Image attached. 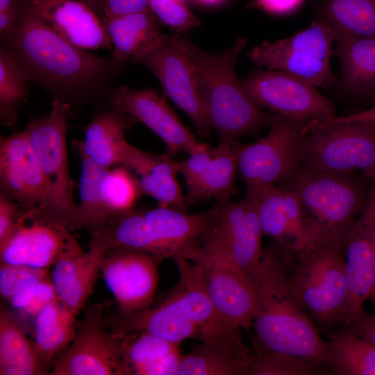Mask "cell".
<instances>
[{
  "instance_id": "cell-51",
  "label": "cell",
  "mask_w": 375,
  "mask_h": 375,
  "mask_svg": "<svg viewBox=\"0 0 375 375\" xmlns=\"http://www.w3.org/2000/svg\"><path fill=\"white\" fill-rule=\"evenodd\" d=\"M19 0H0V12H19Z\"/></svg>"
},
{
  "instance_id": "cell-24",
  "label": "cell",
  "mask_w": 375,
  "mask_h": 375,
  "mask_svg": "<svg viewBox=\"0 0 375 375\" xmlns=\"http://www.w3.org/2000/svg\"><path fill=\"white\" fill-rule=\"evenodd\" d=\"M106 249L81 247L62 256L53 265L51 281L58 299L75 315L85 307L101 271Z\"/></svg>"
},
{
  "instance_id": "cell-45",
  "label": "cell",
  "mask_w": 375,
  "mask_h": 375,
  "mask_svg": "<svg viewBox=\"0 0 375 375\" xmlns=\"http://www.w3.org/2000/svg\"><path fill=\"white\" fill-rule=\"evenodd\" d=\"M214 155V148L209 145L195 152L187 159L177 162L178 173L185 180L186 184L192 181L208 165Z\"/></svg>"
},
{
  "instance_id": "cell-35",
  "label": "cell",
  "mask_w": 375,
  "mask_h": 375,
  "mask_svg": "<svg viewBox=\"0 0 375 375\" xmlns=\"http://www.w3.org/2000/svg\"><path fill=\"white\" fill-rule=\"evenodd\" d=\"M328 367L333 375H375V346L341 331L328 340Z\"/></svg>"
},
{
  "instance_id": "cell-20",
  "label": "cell",
  "mask_w": 375,
  "mask_h": 375,
  "mask_svg": "<svg viewBox=\"0 0 375 375\" xmlns=\"http://www.w3.org/2000/svg\"><path fill=\"white\" fill-rule=\"evenodd\" d=\"M112 107L144 124L165 144L171 155H191L208 146L199 142L167 105L165 99L150 89L117 88L110 98Z\"/></svg>"
},
{
  "instance_id": "cell-39",
  "label": "cell",
  "mask_w": 375,
  "mask_h": 375,
  "mask_svg": "<svg viewBox=\"0 0 375 375\" xmlns=\"http://www.w3.org/2000/svg\"><path fill=\"white\" fill-rule=\"evenodd\" d=\"M102 190L106 202L114 216L133 208L134 202L142 194L138 180L122 166L106 168Z\"/></svg>"
},
{
  "instance_id": "cell-10",
  "label": "cell",
  "mask_w": 375,
  "mask_h": 375,
  "mask_svg": "<svg viewBox=\"0 0 375 375\" xmlns=\"http://www.w3.org/2000/svg\"><path fill=\"white\" fill-rule=\"evenodd\" d=\"M375 160V122H314L303 138L299 165L324 172L366 174Z\"/></svg>"
},
{
  "instance_id": "cell-40",
  "label": "cell",
  "mask_w": 375,
  "mask_h": 375,
  "mask_svg": "<svg viewBox=\"0 0 375 375\" xmlns=\"http://www.w3.org/2000/svg\"><path fill=\"white\" fill-rule=\"evenodd\" d=\"M121 336L123 358L132 374L134 368L154 362L180 349V344L147 333Z\"/></svg>"
},
{
  "instance_id": "cell-2",
  "label": "cell",
  "mask_w": 375,
  "mask_h": 375,
  "mask_svg": "<svg viewBox=\"0 0 375 375\" xmlns=\"http://www.w3.org/2000/svg\"><path fill=\"white\" fill-rule=\"evenodd\" d=\"M29 78L56 89L86 86L101 75L103 59L79 49L59 35L34 10L31 0H19L17 21L3 38Z\"/></svg>"
},
{
  "instance_id": "cell-5",
  "label": "cell",
  "mask_w": 375,
  "mask_h": 375,
  "mask_svg": "<svg viewBox=\"0 0 375 375\" xmlns=\"http://www.w3.org/2000/svg\"><path fill=\"white\" fill-rule=\"evenodd\" d=\"M288 281L292 292L328 340L342 329L349 290L342 251L329 242L291 257Z\"/></svg>"
},
{
  "instance_id": "cell-38",
  "label": "cell",
  "mask_w": 375,
  "mask_h": 375,
  "mask_svg": "<svg viewBox=\"0 0 375 375\" xmlns=\"http://www.w3.org/2000/svg\"><path fill=\"white\" fill-rule=\"evenodd\" d=\"M328 369L306 358L284 353H256L252 356L248 375H326Z\"/></svg>"
},
{
  "instance_id": "cell-8",
  "label": "cell",
  "mask_w": 375,
  "mask_h": 375,
  "mask_svg": "<svg viewBox=\"0 0 375 375\" xmlns=\"http://www.w3.org/2000/svg\"><path fill=\"white\" fill-rule=\"evenodd\" d=\"M69 110L68 103L55 99L51 112L42 117L32 119L25 131L49 191V201L42 207L73 231L79 229V226L77 204L74 198L76 183L69 173L67 153Z\"/></svg>"
},
{
  "instance_id": "cell-33",
  "label": "cell",
  "mask_w": 375,
  "mask_h": 375,
  "mask_svg": "<svg viewBox=\"0 0 375 375\" xmlns=\"http://www.w3.org/2000/svg\"><path fill=\"white\" fill-rule=\"evenodd\" d=\"M76 316L57 299L47 304L34 318L33 344L48 367L55 356L73 340Z\"/></svg>"
},
{
  "instance_id": "cell-22",
  "label": "cell",
  "mask_w": 375,
  "mask_h": 375,
  "mask_svg": "<svg viewBox=\"0 0 375 375\" xmlns=\"http://www.w3.org/2000/svg\"><path fill=\"white\" fill-rule=\"evenodd\" d=\"M197 339L183 354L176 375H248L252 349L244 343L241 328L226 324L201 333Z\"/></svg>"
},
{
  "instance_id": "cell-18",
  "label": "cell",
  "mask_w": 375,
  "mask_h": 375,
  "mask_svg": "<svg viewBox=\"0 0 375 375\" xmlns=\"http://www.w3.org/2000/svg\"><path fill=\"white\" fill-rule=\"evenodd\" d=\"M344 257L349 299L343 326L365 311L366 301L375 307V183L347 234Z\"/></svg>"
},
{
  "instance_id": "cell-25",
  "label": "cell",
  "mask_w": 375,
  "mask_h": 375,
  "mask_svg": "<svg viewBox=\"0 0 375 375\" xmlns=\"http://www.w3.org/2000/svg\"><path fill=\"white\" fill-rule=\"evenodd\" d=\"M109 326L119 335L147 333L178 344L199 334V328L167 296L153 307L116 315L109 319Z\"/></svg>"
},
{
  "instance_id": "cell-7",
  "label": "cell",
  "mask_w": 375,
  "mask_h": 375,
  "mask_svg": "<svg viewBox=\"0 0 375 375\" xmlns=\"http://www.w3.org/2000/svg\"><path fill=\"white\" fill-rule=\"evenodd\" d=\"M314 122L276 114L269 133L262 138L250 144L231 141L246 197L255 199L299 165L303 138Z\"/></svg>"
},
{
  "instance_id": "cell-23",
  "label": "cell",
  "mask_w": 375,
  "mask_h": 375,
  "mask_svg": "<svg viewBox=\"0 0 375 375\" xmlns=\"http://www.w3.org/2000/svg\"><path fill=\"white\" fill-rule=\"evenodd\" d=\"M35 12L74 46L84 49L110 48L101 19L78 0H31Z\"/></svg>"
},
{
  "instance_id": "cell-34",
  "label": "cell",
  "mask_w": 375,
  "mask_h": 375,
  "mask_svg": "<svg viewBox=\"0 0 375 375\" xmlns=\"http://www.w3.org/2000/svg\"><path fill=\"white\" fill-rule=\"evenodd\" d=\"M319 18L342 38L375 39V0H325Z\"/></svg>"
},
{
  "instance_id": "cell-41",
  "label": "cell",
  "mask_w": 375,
  "mask_h": 375,
  "mask_svg": "<svg viewBox=\"0 0 375 375\" xmlns=\"http://www.w3.org/2000/svg\"><path fill=\"white\" fill-rule=\"evenodd\" d=\"M49 268L0 262V294L8 301L21 290L50 278Z\"/></svg>"
},
{
  "instance_id": "cell-43",
  "label": "cell",
  "mask_w": 375,
  "mask_h": 375,
  "mask_svg": "<svg viewBox=\"0 0 375 375\" xmlns=\"http://www.w3.org/2000/svg\"><path fill=\"white\" fill-rule=\"evenodd\" d=\"M57 299V292L50 278L21 290L8 301L23 315L35 318L47 304Z\"/></svg>"
},
{
  "instance_id": "cell-27",
  "label": "cell",
  "mask_w": 375,
  "mask_h": 375,
  "mask_svg": "<svg viewBox=\"0 0 375 375\" xmlns=\"http://www.w3.org/2000/svg\"><path fill=\"white\" fill-rule=\"evenodd\" d=\"M335 43L333 56L340 63L342 89L375 103V39L342 38Z\"/></svg>"
},
{
  "instance_id": "cell-14",
  "label": "cell",
  "mask_w": 375,
  "mask_h": 375,
  "mask_svg": "<svg viewBox=\"0 0 375 375\" xmlns=\"http://www.w3.org/2000/svg\"><path fill=\"white\" fill-rule=\"evenodd\" d=\"M214 220L202 247L233 262L247 276L259 265L263 235L255 199L217 201Z\"/></svg>"
},
{
  "instance_id": "cell-11",
  "label": "cell",
  "mask_w": 375,
  "mask_h": 375,
  "mask_svg": "<svg viewBox=\"0 0 375 375\" xmlns=\"http://www.w3.org/2000/svg\"><path fill=\"white\" fill-rule=\"evenodd\" d=\"M103 307L92 305L76 321L70 345L51 363V375H128L131 370L122 351V337L108 333Z\"/></svg>"
},
{
  "instance_id": "cell-17",
  "label": "cell",
  "mask_w": 375,
  "mask_h": 375,
  "mask_svg": "<svg viewBox=\"0 0 375 375\" xmlns=\"http://www.w3.org/2000/svg\"><path fill=\"white\" fill-rule=\"evenodd\" d=\"M162 260L147 252L126 247L106 249L101 271L113 294L119 313L130 314L151 306Z\"/></svg>"
},
{
  "instance_id": "cell-4",
  "label": "cell",
  "mask_w": 375,
  "mask_h": 375,
  "mask_svg": "<svg viewBox=\"0 0 375 375\" xmlns=\"http://www.w3.org/2000/svg\"><path fill=\"white\" fill-rule=\"evenodd\" d=\"M247 45V40L240 38L229 48L208 53L187 39L197 87L220 140L231 142L254 133L269 126L274 117L253 102L237 77L235 64Z\"/></svg>"
},
{
  "instance_id": "cell-42",
  "label": "cell",
  "mask_w": 375,
  "mask_h": 375,
  "mask_svg": "<svg viewBox=\"0 0 375 375\" xmlns=\"http://www.w3.org/2000/svg\"><path fill=\"white\" fill-rule=\"evenodd\" d=\"M149 10L163 24L181 34L201 25L184 0H148Z\"/></svg>"
},
{
  "instance_id": "cell-46",
  "label": "cell",
  "mask_w": 375,
  "mask_h": 375,
  "mask_svg": "<svg viewBox=\"0 0 375 375\" xmlns=\"http://www.w3.org/2000/svg\"><path fill=\"white\" fill-rule=\"evenodd\" d=\"M24 210L17 202L0 193V242L8 235Z\"/></svg>"
},
{
  "instance_id": "cell-37",
  "label": "cell",
  "mask_w": 375,
  "mask_h": 375,
  "mask_svg": "<svg viewBox=\"0 0 375 375\" xmlns=\"http://www.w3.org/2000/svg\"><path fill=\"white\" fill-rule=\"evenodd\" d=\"M29 76L15 53L3 44L0 49V121L7 127L17 121V110L27 95Z\"/></svg>"
},
{
  "instance_id": "cell-44",
  "label": "cell",
  "mask_w": 375,
  "mask_h": 375,
  "mask_svg": "<svg viewBox=\"0 0 375 375\" xmlns=\"http://www.w3.org/2000/svg\"><path fill=\"white\" fill-rule=\"evenodd\" d=\"M182 357L181 349H178L154 362L134 368L133 374L176 375Z\"/></svg>"
},
{
  "instance_id": "cell-49",
  "label": "cell",
  "mask_w": 375,
  "mask_h": 375,
  "mask_svg": "<svg viewBox=\"0 0 375 375\" xmlns=\"http://www.w3.org/2000/svg\"><path fill=\"white\" fill-rule=\"evenodd\" d=\"M304 0H253L248 6L274 15H286L297 10Z\"/></svg>"
},
{
  "instance_id": "cell-3",
  "label": "cell",
  "mask_w": 375,
  "mask_h": 375,
  "mask_svg": "<svg viewBox=\"0 0 375 375\" xmlns=\"http://www.w3.org/2000/svg\"><path fill=\"white\" fill-rule=\"evenodd\" d=\"M214 220V209L188 213L170 207L132 208L111 218L98 234L106 247H126L151 253L162 261H194Z\"/></svg>"
},
{
  "instance_id": "cell-36",
  "label": "cell",
  "mask_w": 375,
  "mask_h": 375,
  "mask_svg": "<svg viewBox=\"0 0 375 375\" xmlns=\"http://www.w3.org/2000/svg\"><path fill=\"white\" fill-rule=\"evenodd\" d=\"M177 161L172 155L158 154L155 160L138 176L142 194L149 195L159 206L187 211L185 195L176 178Z\"/></svg>"
},
{
  "instance_id": "cell-9",
  "label": "cell",
  "mask_w": 375,
  "mask_h": 375,
  "mask_svg": "<svg viewBox=\"0 0 375 375\" xmlns=\"http://www.w3.org/2000/svg\"><path fill=\"white\" fill-rule=\"evenodd\" d=\"M334 42L331 26L317 17L291 37L253 47L247 56L259 67L278 69L313 87L326 88L335 81L330 65Z\"/></svg>"
},
{
  "instance_id": "cell-16",
  "label": "cell",
  "mask_w": 375,
  "mask_h": 375,
  "mask_svg": "<svg viewBox=\"0 0 375 375\" xmlns=\"http://www.w3.org/2000/svg\"><path fill=\"white\" fill-rule=\"evenodd\" d=\"M255 199L262 233L294 258L328 242L320 226L292 192L274 185Z\"/></svg>"
},
{
  "instance_id": "cell-47",
  "label": "cell",
  "mask_w": 375,
  "mask_h": 375,
  "mask_svg": "<svg viewBox=\"0 0 375 375\" xmlns=\"http://www.w3.org/2000/svg\"><path fill=\"white\" fill-rule=\"evenodd\" d=\"M149 10L148 0H101L100 18Z\"/></svg>"
},
{
  "instance_id": "cell-15",
  "label": "cell",
  "mask_w": 375,
  "mask_h": 375,
  "mask_svg": "<svg viewBox=\"0 0 375 375\" xmlns=\"http://www.w3.org/2000/svg\"><path fill=\"white\" fill-rule=\"evenodd\" d=\"M241 83L249 97L262 109L290 118L318 122L336 117V107L331 99L283 71L255 69Z\"/></svg>"
},
{
  "instance_id": "cell-52",
  "label": "cell",
  "mask_w": 375,
  "mask_h": 375,
  "mask_svg": "<svg viewBox=\"0 0 375 375\" xmlns=\"http://www.w3.org/2000/svg\"><path fill=\"white\" fill-rule=\"evenodd\" d=\"M90 6L99 16L101 0H78Z\"/></svg>"
},
{
  "instance_id": "cell-53",
  "label": "cell",
  "mask_w": 375,
  "mask_h": 375,
  "mask_svg": "<svg viewBox=\"0 0 375 375\" xmlns=\"http://www.w3.org/2000/svg\"><path fill=\"white\" fill-rule=\"evenodd\" d=\"M367 177L370 178L373 183H375V160L371 169L365 174Z\"/></svg>"
},
{
  "instance_id": "cell-29",
  "label": "cell",
  "mask_w": 375,
  "mask_h": 375,
  "mask_svg": "<svg viewBox=\"0 0 375 375\" xmlns=\"http://www.w3.org/2000/svg\"><path fill=\"white\" fill-rule=\"evenodd\" d=\"M237 170V159L231 141L219 140L208 165L192 181L186 184L185 197L188 206L210 199L217 201L230 199L238 190L235 184Z\"/></svg>"
},
{
  "instance_id": "cell-19",
  "label": "cell",
  "mask_w": 375,
  "mask_h": 375,
  "mask_svg": "<svg viewBox=\"0 0 375 375\" xmlns=\"http://www.w3.org/2000/svg\"><path fill=\"white\" fill-rule=\"evenodd\" d=\"M193 262L201 266L207 291L219 315L249 331L257 306L249 276L225 256L203 249Z\"/></svg>"
},
{
  "instance_id": "cell-48",
  "label": "cell",
  "mask_w": 375,
  "mask_h": 375,
  "mask_svg": "<svg viewBox=\"0 0 375 375\" xmlns=\"http://www.w3.org/2000/svg\"><path fill=\"white\" fill-rule=\"evenodd\" d=\"M341 331L351 333L375 346V312L365 310L344 325Z\"/></svg>"
},
{
  "instance_id": "cell-1",
  "label": "cell",
  "mask_w": 375,
  "mask_h": 375,
  "mask_svg": "<svg viewBox=\"0 0 375 375\" xmlns=\"http://www.w3.org/2000/svg\"><path fill=\"white\" fill-rule=\"evenodd\" d=\"M291 257L274 244L263 251L259 265L248 275L257 302L252 351L297 356L328 369V341L290 289Z\"/></svg>"
},
{
  "instance_id": "cell-12",
  "label": "cell",
  "mask_w": 375,
  "mask_h": 375,
  "mask_svg": "<svg viewBox=\"0 0 375 375\" xmlns=\"http://www.w3.org/2000/svg\"><path fill=\"white\" fill-rule=\"evenodd\" d=\"M71 231L40 206L24 208L0 242L1 262L49 268L64 254L81 247Z\"/></svg>"
},
{
  "instance_id": "cell-6",
  "label": "cell",
  "mask_w": 375,
  "mask_h": 375,
  "mask_svg": "<svg viewBox=\"0 0 375 375\" xmlns=\"http://www.w3.org/2000/svg\"><path fill=\"white\" fill-rule=\"evenodd\" d=\"M275 185L294 193L323 230L328 242L343 252L347 234L361 213L369 188L354 172L317 171L299 164Z\"/></svg>"
},
{
  "instance_id": "cell-30",
  "label": "cell",
  "mask_w": 375,
  "mask_h": 375,
  "mask_svg": "<svg viewBox=\"0 0 375 375\" xmlns=\"http://www.w3.org/2000/svg\"><path fill=\"white\" fill-rule=\"evenodd\" d=\"M48 367L38 356L14 313L1 306L0 310V374L41 375Z\"/></svg>"
},
{
  "instance_id": "cell-54",
  "label": "cell",
  "mask_w": 375,
  "mask_h": 375,
  "mask_svg": "<svg viewBox=\"0 0 375 375\" xmlns=\"http://www.w3.org/2000/svg\"><path fill=\"white\" fill-rule=\"evenodd\" d=\"M200 2L208 4V5H214L219 3L222 0H198Z\"/></svg>"
},
{
  "instance_id": "cell-31",
  "label": "cell",
  "mask_w": 375,
  "mask_h": 375,
  "mask_svg": "<svg viewBox=\"0 0 375 375\" xmlns=\"http://www.w3.org/2000/svg\"><path fill=\"white\" fill-rule=\"evenodd\" d=\"M127 116L115 108L97 115L86 126L84 140H78L85 154L103 167L119 166L121 150L130 125Z\"/></svg>"
},
{
  "instance_id": "cell-21",
  "label": "cell",
  "mask_w": 375,
  "mask_h": 375,
  "mask_svg": "<svg viewBox=\"0 0 375 375\" xmlns=\"http://www.w3.org/2000/svg\"><path fill=\"white\" fill-rule=\"evenodd\" d=\"M0 193L24 208L44 206L48 188L26 131L0 138Z\"/></svg>"
},
{
  "instance_id": "cell-13",
  "label": "cell",
  "mask_w": 375,
  "mask_h": 375,
  "mask_svg": "<svg viewBox=\"0 0 375 375\" xmlns=\"http://www.w3.org/2000/svg\"><path fill=\"white\" fill-rule=\"evenodd\" d=\"M131 61L147 67L166 94L192 119L198 132L205 137L210 135L211 126L197 87L185 38L178 33L165 35L155 47Z\"/></svg>"
},
{
  "instance_id": "cell-50",
  "label": "cell",
  "mask_w": 375,
  "mask_h": 375,
  "mask_svg": "<svg viewBox=\"0 0 375 375\" xmlns=\"http://www.w3.org/2000/svg\"><path fill=\"white\" fill-rule=\"evenodd\" d=\"M375 122V104L370 108L346 116L335 117L330 120L319 122L324 124H333L349 122Z\"/></svg>"
},
{
  "instance_id": "cell-26",
  "label": "cell",
  "mask_w": 375,
  "mask_h": 375,
  "mask_svg": "<svg viewBox=\"0 0 375 375\" xmlns=\"http://www.w3.org/2000/svg\"><path fill=\"white\" fill-rule=\"evenodd\" d=\"M117 62L133 60L155 47L165 34L150 10L101 18Z\"/></svg>"
},
{
  "instance_id": "cell-32",
  "label": "cell",
  "mask_w": 375,
  "mask_h": 375,
  "mask_svg": "<svg viewBox=\"0 0 375 375\" xmlns=\"http://www.w3.org/2000/svg\"><path fill=\"white\" fill-rule=\"evenodd\" d=\"M72 144L81 160L78 224L79 228H85L91 235L114 217L106 202L102 190L106 168L97 164L85 154L78 140H74Z\"/></svg>"
},
{
  "instance_id": "cell-28",
  "label": "cell",
  "mask_w": 375,
  "mask_h": 375,
  "mask_svg": "<svg viewBox=\"0 0 375 375\" xmlns=\"http://www.w3.org/2000/svg\"><path fill=\"white\" fill-rule=\"evenodd\" d=\"M176 263L179 271V280L167 296L199 328V333L205 329L228 323L219 315L213 306L206 289L201 266L187 260H178Z\"/></svg>"
}]
</instances>
